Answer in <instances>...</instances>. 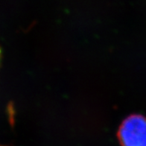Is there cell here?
Returning <instances> with one entry per match:
<instances>
[{
  "mask_svg": "<svg viewBox=\"0 0 146 146\" xmlns=\"http://www.w3.org/2000/svg\"><path fill=\"white\" fill-rule=\"evenodd\" d=\"M0 58H1V50H0Z\"/></svg>",
  "mask_w": 146,
  "mask_h": 146,
  "instance_id": "obj_2",
  "label": "cell"
},
{
  "mask_svg": "<svg viewBox=\"0 0 146 146\" xmlns=\"http://www.w3.org/2000/svg\"><path fill=\"white\" fill-rule=\"evenodd\" d=\"M118 137L121 146H146V118L129 116L119 127Z\"/></svg>",
  "mask_w": 146,
  "mask_h": 146,
  "instance_id": "obj_1",
  "label": "cell"
}]
</instances>
